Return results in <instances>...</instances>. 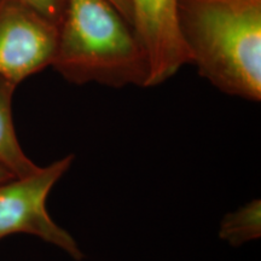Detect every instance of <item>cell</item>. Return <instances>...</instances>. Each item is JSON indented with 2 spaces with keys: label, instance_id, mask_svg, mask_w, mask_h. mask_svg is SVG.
<instances>
[{
  "label": "cell",
  "instance_id": "6da1fadb",
  "mask_svg": "<svg viewBox=\"0 0 261 261\" xmlns=\"http://www.w3.org/2000/svg\"><path fill=\"white\" fill-rule=\"evenodd\" d=\"M191 63L218 90L261 99V0H178Z\"/></svg>",
  "mask_w": 261,
  "mask_h": 261
},
{
  "label": "cell",
  "instance_id": "7a4b0ae2",
  "mask_svg": "<svg viewBox=\"0 0 261 261\" xmlns=\"http://www.w3.org/2000/svg\"><path fill=\"white\" fill-rule=\"evenodd\" d=\"M51 67L76 85L149 87L145 52L108 0H67Z\"/></svg>",
  "mask_w": 261,
  "mask_h": 261
},
{
  "label": "cell",
  "instance_id": "3957f363",
  "mask_svg": "<svg viewBox=\"0 0 261 261\" xmlns=\"http://www.w3.org/2000/svg\"><path fill=\"white\" fill-rule=\"evenodd\" d=\"M73 160V155L65 156L24 177L0 182V240L15 233L34 234L73 259H83L74 237L58 226L46 210L51 189L70 168Z\"/></svg>",
  "mask_w": 261,
  "mask_h": 261
},
{
  "label": "cell",
  "instance_id": "277c9868",
  "mask_svg": "<svg viewBox=\"0 0 261 261\" xmlns=\"http://www.w3.org/2000/svg\"><path fill=\"white\" fill-rule=\"evenodd\" d=\"M58 25L22 0H0V77L18 85L50 67Z\"/></svg>",
  "mask_w": 261,
  "mask_h": 261
},
{
  "label": "cell",
  "instance_id": "5b68a950",
  "mask_svg": "<svg viewBox=\"0 0 261 261\" xmlns=\"http://www.w3.org/2000/svg\"><path fill=\"white\" fill-rule=\"evenodd\" d=\"M132 25L149 63V87L171 79L191 63L182 40L178 0H129Z\"/></svg>",
  "mask_w": 261,
  "mask_h": 261
},
{
  "label": "cell",
  "instance_id": "8992f818",
  "mask_svg": "<svg viewBox=\"0 0 261 261\" xmlns=\"http://www.w3.org/2000/svg\"><path fill=\"white\" fill-rule=\"evenodd\" d=\"M17 85L0 77V165L15 177H24L39 168L19 145L12 120V97Z\"/></svg>",
  "mask_w": 261,
  "mask_h": 261
},
{
  "label": "cell",
  "instance_id": "52a82bcc",
  "mask_svg": "<svg viewBox=\"0 0 261 261\" xmlns=\"http://www.w3.org/2000/svg\"><path fill=\"white\" fill-rule=\"evenodd\" d=\"M261 236V203L253 200L224 217L219 237L233 247L256 240Z\"/></svg>",
  "mask_w": 261,
  "mask_h": 261
},
{
  "label": "cell",
  "instance_id": "ba28073f",
  "mask_svg": "<svg viewBox=\"0 0 261 261\" xmlns=\"http://www.w3.org/2000/svg\"><path fill=\"white\" fill-rule=\"evenodd\" d=\"M25 4L37 10L39 14L60 25L63 19L67 0H22Z\"/></svg>",
  "mask_w": 261,
  "mask_h": 261
},
{
  "label": "cell",
  "instance_id": "9c48e42d",
  "mask_svg": "<svg viewBox=\"0 0 261 261\" xmlns=\"http://www.w3.org/2000/svg\"><path fill=\"white\" fill-rule=\"evenodd\" d=\"M108 2L121 14L123 18L130 24L132 23V11H130L129 0H108Z\"/></svg>",
  "mask_w": 261,
  "mask_h": 261
},
{
  "label": "cell",
  "instance_id": "30bf717a",
  "mask_svg": "<svg viewBox=\"0 0 261 261\" xmlns=\"http://www.w3.org/2000/svg\"><path fill=\"white\" fill-rule=\"evenodd\" d=\"M14 177H15V175L12 174L11 172H9L8 169H6L5 167H3V166L0 165V182L9 180V179H11Z\"/></svg>",
  "mask_w": 261,
  "mask_h": 261
}]
</instances>
